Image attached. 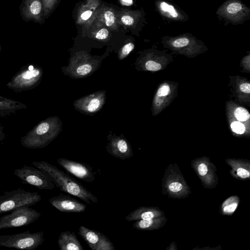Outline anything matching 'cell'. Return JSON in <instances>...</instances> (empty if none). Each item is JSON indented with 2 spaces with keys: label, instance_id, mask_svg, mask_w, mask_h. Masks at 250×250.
Masks as SVG:
<instances>
[{
  "label": "cell",
  "instance_id": "2",
  "mask_svg": "<svg viewBox=\"0 0 250 250\" xmlns=\"http://www.w3.org/2000/svg\"><path fill=\"white\" fill-rule=\"evenodd\" d=\"M62 130V122L56 116L41 121L21 137V143L30 149L42 148L48 146Z\"/></svg>",
  "mask_w": 250,
  "mask_h": 250
},
{
  "label": "cell",
  "instance_id": "32",
  "mask_svg": "<svg viewBox=\"0 0 250 250\" xmlns=\"http://www.w3.org/2000/svg\"><path fill=\"white\" fill-rule=\"evenodd\" d=\"M198 171L200 175L204 176L208 172V167L205 164H201L198 167Z\"/></svg>",
  "mask_w": 250,
  "mask_h": 250
},
{
  "label": "cell",
  "instance_id": "21",
  "mask_svg": "<svg viewBox=\"0 0 250 250\" xmlns=\"http://www.w3.org/2000/svg\"><path fill=\"white\" fill-rule=\"evenodd\" d=\"M170 93V88L169 86L167 83L163 84L157 90L156 95V99L166 97L168 96Z\"/></svg>",
  "mask_w": 250,
  "mask_h": 250
},
{
  "label": "cell",
  "instance_id": "11",
  "mask_svg": "<svg viewBox=\"0 0 250 250\" xmlns=\"http://www.w3.org/2000/svg\"><path fill=\"white\" fill-rule=\"evenodd\" d=\"M105 99V92L98 91L83 97L74 103L75 108L79 111L92 115L103 106Z\"/></svg>",
  "mask_w": 250,
  "mask_h": 250
},
{
  "label": "cell",
  "instance_id": "26",
  "mask_svg": "<svg viewBox=\"0 0 250 250\" xmlns=\"http://www.w3.org/2000/svg\"><path fill=\"white\" fill-rule=\"evenodd\" d=\"M105 23L106 26L110 27L115 22V16L111 11H106L104 14Z\"/></svg>",
  "mask_w": 250,
  "mask_h": 250
},
{
  "label": "cell",
  "instance_id": "36",
  "mask_svg": "<svg viewBox=\"0 0 250 250\" xmlns=\"http://www.w3.org/2000/svg\"><path fill=\"white\" fill-rule=\"evenodd\" d=\"M125 3L131 4L132 3V0H122Z\"/></svg>",
  "mask_w": 250,
  "mask_h": 250
},
{
  "label": "cell",
  "instance_id": "20",
  "mask_svg": "<svg viewBox=\"0 0 250 250\" xmlns=\"http://www.w3.org/2000/svg\"><path fill=\"white\" fill-rule=\"evenodd\" d=\"M234 115L236 119L239 122H245L250 118L249 111L244 107H238L234 112Z\"/></svg>",
  "mask_w": 250,
  "mask_h": 250
},
{
  "label": "cell",
  "instance_id": "35",
  "mask_svg": "<svg viewBox=\"0 0 250 250\" xmlns=\"http://www.w3.org/2000/svg\"><path fill=\"white\" fill-rule=\"evenodd\" d=\"M4 127L0 123V141L4 140L6 138V134L4 131Z\"/></svg>",
  "mask_w": 250,
  "mask_h": 250
},
{
  "label": "cell",
  "instance_id": "37",
  "mask_svg": "<svg viewBox=\"0 0 250 250\" xmlns=\"http://www.w3.org/2000/svg\"><path fill=\"white\" fill-rule=\"evenodd\" d=\"M1 50V43H0V54Z\"/></svg>",
  "mask_w": 250,
  "mask_h": 250
},
{
  "label": "cell",
  "instance_id": "15",
  "mask_svg": "<svg viewBox=\"0 0 250 250\" xmlns=\"http://www.w3.org/2000/svg\"><path fill=\"white\" fill-rule=\"evenodd\" d=\"M155 4L157 11L164 20L183 22L188 19V15L184 11L164 0H157Z\"/></svg>",
  "mask_w": 250,
  "mask_h": 250
},
{
  "label": "cell",
  "instance_id": "23",
  "mask_svg": "<svg viewBox=\"0 0 250 250\" xmlns=\"http://www.w3.org/2000/svg\"><path fill=\"white\" fill-rule=\"evenodd\" d=\"M231 130L236 134H242L246 130L245 126L244 124L239 121H234L230 125Z\"/></svg>",
  "mask_w": 250,
  "mask_h": 250
},
{
  "label": "cell",
  "instance_id": "22",
  "mask_svg": "<svg viewBox=\"0 0 250 250\" xmlns=\"http://www.w3.org/2000/svg\"><path fill=\"white\" fill-rule=\"evenodd\" d=\"M145 67L146 70L152 72L159 71L162 68L160 63L152 60L146 61L145 64Z\"/></svg>",
  "mask_w": 250,
  "mask_h": 250
},
{
  "label": "cell",
  "instance_id": "12",
  "mask_svg": "<svg viewBox=\"0 0 250 250\" xmlns=\"http://www.w3.org/2000/svg\"><path fill=\"white\" fill-rule=\"evenodd\" d=\"M23 21L41 23L44 17L42 0H22L19 7Z\"/></svg>",
  "mask_w": 250,
  "mask_h": 250
},
{
  "label": "cell",
  "instance_id": "31",
  "mask_svg": "<svg viewBox=\"0 0 250 250\" xmlns=\"http://www.w3.org/2000/svg\"><path fill=\"white\" fill-rule=\"evenodd\" d=\"M240 90L245 93L249 94L250 92V84L249 83H243L240 85Z\"/></svg>",
  "mask_w": 250,
  "mask_h": 250
},
{
  "label": "cell",
  "instance_id": "16",
  "mask_svg": "<svg viewBox=\"0 0 250 250\" xmlns=\"http://www.w3.org/2000/svg\"><path fill=\"white\" fill-rule=\"evenodd\" d=\"M162 40L163 43H165L169 47L177 50L198 45L201 42L189 33L176 37L165 36L162 38Z\"/></svg>",
  "mask_w": 250,
  "mask_h": 250
},
{
  "label": "cell",
  "instance_id": "6",
  "mask_svg": "<svg viewBox=\"0 0 250 250\" xmlns=\"http://www.w3.org/2000/svg\"><path fill=\"white\" fill-rule=\"evenodd\" d=\"M216 14L225 25L243 24L250 18V9L241 0H227L218 8Z\"/></svg>",
  "mask_w": 250,
  "mask_h": 250
},
{
  "label": "cell",
  "instance_id": "5",
  "mask_svg": "<svg viewBox=\"0 0 250 250\" xmlns=\"http://www.w3.org/2000/svg\"><path fill=\"white\" fill-rule=\"evenodd\" d=\"M42 231L31 233L29 230L14 234L0 235V246L23 250H33L44 242Z\"/></svg>",
  "mask_w": 250,
  "mask_h": 250
},
{
  "label": "cell",
  "instance_id": "27",
  "mask_svg": "<svg viewBox=\"0 0 250 250\" xmlns=\"http://www.w3.org/2000/svg\"><path fill=\"white\" fill-rule=\"evenodd\" d=\"M108 30L106 28H103L96 33L95 37L98 40H104L108 37Z\"/></svg>",
  "mask_w": 250,
  "mask_h": 250
},
{
  "label": "cell",
  "instance_id": "3",
  "mask_svg": "<svg viewBox=\"0 0 250 250\" xmlns=\"http://www.w3.org/2000/svg\"><path fill=\"white\" fill-rule=\"evenodd\" d=\"M42 68L33 63L23 65L6 84V86L16 93H20L37 87L43 76Z\"/></svg>",
  "mask_w": 250,
  "mask_h": 250
},
{
  "label": "cell",
  "instance_id": "25",
  "mask_svg": "<svg viewBox=\"0 0 250 250\" xmlns=\"http://www.w3.org/2000/svg\"><path fill=\"white\" fill-rule=\"evenodd\" d=\"M134 47V44L132 42L125 44L121 50L119 59L122 60L126 57L133 50Z\"/></svg>",
  "mask_w": 250,
  "mask_h": 250
},
{
  "label": "cell",
  "instance_id": "28",
  "mask_svg": "<svg viewBox=\"0 0 250 250\" xmlns=\"http://www.w3.org/2000/svg\"><path fill=\"white\" fill-rule=\"evenodd\" d=\"M121 21L123 24L127 26H130L134 22V19L129 15L123 16L121 18Z\"/></svg>",
  "mask_w": 250,
  "mask_h": 250
},
{
  "label": "cell",
  "instance_id": "8",
  "mask_svg": "<svg viewBox=\"0 0 250 250\" xmlns=\"http://www.w3.org/2000/svg\"><path fill=\"white\" fill-rule=\"evenodd\" d=\"M13 173L23 183L39 189L53 190L55 188L49 175L37 167L25 165L15 169Z\"/></svg>",
  "mask_w": 250,
  "mask_h": 250
},
{
  "label": "cell",
  "instance_id": "14",
  "mask_svg": "<svg viewBox=\"0 0 250 250\" xmlns=\"http://www.w3.org/2000/svg\"><path fill=\"white\" fill-rule=\"evenodd\" d=\"M48 201L54 207L62 212H83L86 208L84 204L62 193L50 198Z\"/></svg>",
  "mask_w": 250,
  "mask_h": 250
},
{
  "label": "cell",
  "instance_id": "4",
  "mask_svg": "<svg viewBox=\"0 0 250 250\" xmlns=\"http://www.w3.org/2000/svg\"><path fill=\"white\" fill-rule=\"evenodd\" d=\"M41 198L38 192L26 191L21 188L5 192L0 195V214L21 207L34 205Z\"/></svg>",
  "mask_w": 250,
  "mask_h": 250
},
{
  "label": "cell",
  "instance_id": "29",
  "mask_svg": "<svg viewBox=\"0 0 250 250\" xmlns=\"http://www.w3.org/2000/svg\"><path fill=\"white\" fill-rule=\"evenodd\" d=\"M168 188L171 191L178 192L182 189V185L178 182H173L169 185Z\"/></svg>",
  "mask_w": 250,
  "mask_h": 250
},
{
  "label": "cell",
  "instance_id": "1",
  "mask_svg": "<svg viewBox=\"0 0 250 250\" xmlns=\"http://www.w3.org/2000/svg\"><path fill=\"white\" fill-rule=\"evenodd\" d=\"M32 164L49 175L55 187L62 191L75 196L89 205L98 202L97 197L81 183L56 167L43 161H33Z\"/></svg>",
  "mask_w": 250,
  "mask_h": 250
},
{
  "label": "cell",
  "instance_id": "18",
  "mask_svg": "<svg viewBox=\"0 0 250 250\" xmlns=\"http://www.w3.org/2000/svg\"><path fill=\"white\" fill-rule=\"evenodd\" d=\"M61 250H83V248L74 232L66 230L62 232L58 239Z\"/></svg>",
  "mask_w": 250,
  "mask_h": 250
},
{
  "label": "cell",
  "instance_id": "13",
  "mask_svg": "<svg viewBox=\"0 0 250 250\" xmlns=\"http://www.w3.org/2000/svg\"><path fill=\"white\" fill-rule=\"evenodd\" d=\"M109 142L106 146V150L111 155L122 160H125L133 155L131 146L127 140L122 135L108 136Z\"/></svg>",
  "mask_w": 250,
  "mask_h": 250
},
{
  "label": "cell",
  "instance_id": "10",
  "mask_svg": "<svg viewBox=\"0 0 250 250\" xmlns=\"http://www.w3.org/2000/svg\"><path fill=\"white\" fill-rule=\"evenodd\" d=\"M57 163L68 173L84 182L91 183L95 180L92 167L87 164L66 158H59Z\"/></svg>",
  "mask_w": 250,
  "mask_h": 250
},
{
  "label": "cell",
  "instance_id": "30",
  "mask_svg": "<svg viewBox=\"0 0 250 250\" xmlns=\"http://www.w3.org/2000/svg\"><path fill=\"white\" fill-rule=\"evenodd\" d=\"M237 174L239 177L242 178H246L250 176L249 172L242 168H239L237 169Z\"/></svg>",
  "mask_w": 250,
  "mask_h": 250
},
{
  "label": "cell",
  "instance_id": "24",
  "mask_svg": "<svg viewBox=\"0 0 250 250\" xmlns=\"http://www.w3.org/2000/svg\"><path fill=\"white\" fill-rule=\"evenodd\" d=\"M56 0H42L44 17H46L54 7Z\"/></svg>",
  "mask_w": 250,
  "mask_h": 250
},
{
  "label": "cell",
  "instance_id": "17",
  "mask_svg": "<svg viewBox=\"0 0 250 250\" xmlns=\"http://www.w3.org/2000/svg\"><path fill=\"white\" fill-rule=\"evenodd\" d=\"M27 108V105L21 102L0 96V117L11 116Z\"/></svg>",
  "mask_w": 250,
  "mask_h": 250
},
{
  "label": "cell",
  "instance_id": "33",
  "mask_svg": "<svg viewBox=\"0 0 250 250\" xmlns=\"http://www.w3.org/2000/svg\"><path fill=\"white\" fill-rule=\"evenodd\" d=\"M92 14V11L91 10L85 11L81 14V19L83 21H86L91 16Z\"/></svg>",
  "mask_w": 250,
  "mask_h": 250
},
{
  "label": "cell",
  "instance_id": "19",
  "mask_svg": "<svg viewBox=\"0 0 250 250\" xmlns=\"http://www.w3.org/2000/svg\"><path fill=\"white\" fill-rule=\"evenodd\" d=\"M93 68L91 62H81L75 67L74 72L77 76H85L89 74Z\"/></svg>",
  "mask_w": 250,
  "mask_h": 250
},
{
  "label": "cell",
  "instance_id": "7",
  "mask_svg": "<svg viewBox=\"0 0 250 250\" xmlns=\"http://www.w3.org/2000/svg\"><path fill=\"white\" fill-rule=\"evenodd\" d=\"M41 216L40 212L28 206L18 208L0 217V230L27 226Z\"/></svg>",
  "mask_w": 250,
  "mask_h": 250
},
{
  "label": "cell",
  "instance_id": "34",
  "mask_svg": "<svg viewBox=\"0 0 250 250\" xmlns=\"http://www.w3.org/2000/svg\"><path fill=\"white\" fill-rule=\"evenodd\" d=\"M237 206V204L236 203H233L224 207V210L225 212H231L235 210Z\"/></svg>",
  "mask_w": 250,
  "mask_h": 250
},
{
  "label": "cell",
  "instance_id": "9",
  "mask_svg": "<svg viewBox=\"0 0 250 250\" xmlns=\"http://www.w3.org/2000/svg\"><path fill=\"white\" fill-rule=\"evenodd\" d=\"M79 234L93 250H115L112 242L104 234L96 230L81 226Z\"/></svg>",
  "mask_w": 250,
  "mask_h": 250
}]
</instances>
